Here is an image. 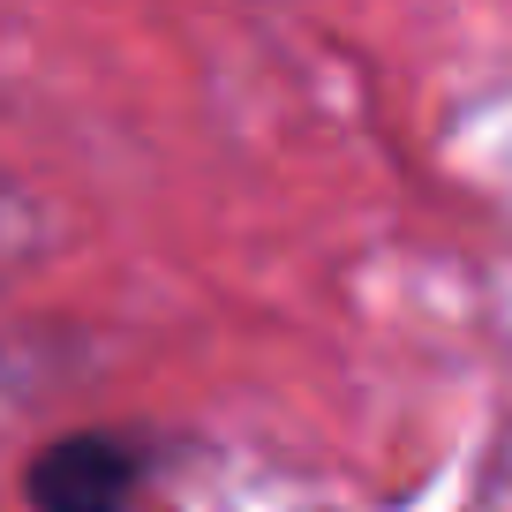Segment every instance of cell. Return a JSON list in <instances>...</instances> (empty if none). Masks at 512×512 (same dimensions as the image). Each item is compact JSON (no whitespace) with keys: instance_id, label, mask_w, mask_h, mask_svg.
<instances>
[{"instance_id":"cell-1","label":"cell","mask_w":512,"mask_h":512,"mask_svg":"<svg viewBox=\"0 0 512 512\" xmlns=\"http://www.w3.org/2000/svg\"><path fill=\"white\" fill-rule=\"evenodd\" d=\"M166 445L128 422H83L61 430L16 467L23 512H136L144 490L159 482Z\"/></svg>"}]
</instances>
